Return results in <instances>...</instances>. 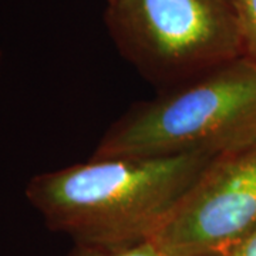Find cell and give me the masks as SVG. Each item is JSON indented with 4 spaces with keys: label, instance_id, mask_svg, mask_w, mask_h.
I'll return each instance as SVG.
<instances>
[{
    "label": "cell",
    "instance_id": "obj_9",
    "mask_svg": "<svg viewBox=\"0 0 256 256\" xmlns=\"http://www.w3.org/2000/svg\"><path fill=\"white\" fill-rule=\"evenodd\" d=\"M0 58H2V54H0Z\"/></svg>",
    "mask_w": 256,
    "mask_h": 256
},
{
    "label": "cell",
    "instance_id": "obj_3",
    "mask_svg": "<svg viewBox=\"0 0 256 256\" xmlns=\"http://www.w3.org/2000/svg\"><path fill=\"white\" fill-rule=\"evenodd\" d=\"M106 23L121 54L170 88L242 57L234 0H114Z\"/></svg>",
    "mask_w": 256,
    "mask_h": 256
},
{
    "label": "cell",
    "instance_id": "obj_5",
    "mask_svg": "<svg viewBox=\"0 0 256 256\" xmlns=\"http://www.w3.org/2000/svg\"><path fill=\"white\" fill-rule=\"evenodd\" d=\"M67 256H166L156 246V242L148 239L131 245L102 246V245H84L76 244L74 249Z\"/></svg>",
    "mask_w": 256,
    "mask_h": 256
},
{
    "label": "cell",
    "instance_id": "obj_7",
    "mask_svg": "<svg viewBox=\"0 0 256 256\" xmlns=\"http://www.w3.org/2000/svg\"><path fill=\"white\" fill-rule=\"evenodd\" d=\"M226 256H256V232Z\"/></svg>",
    "mask_w": 256,
    "mask_h": 256
},
{
    "label": "cell",
    "instance_id": "obj_2",
    "mask_svg": "<svg viewBox=\"0 0 256 256\" xmlns=\"http://www.w3.org/2000/svg\"><path fill=\"white\" fill-rule=\"evenodd\" d=\"M254 142L256 64L238 57L132 106L104 132L92 156H220Z\"/></svg>",
    "mask_w": 256,
    "mask_h": 256
},
{
    "label": "cell",
    "instance_id": "obj_1",
    "mask_svg": "<svg viewBox=\"0 0 256 256\" xmlns=\"http://www.w3.org/2000/svg\"><path fill=\"white\" fill-rule=\"evenodd\" d=\"M214 156H92L33 176L26 198L47 228L76 244L131 245L156 235Z\"/></svg>",
    "mask_w": 256,
    "mask_h": 256
},
{
    "label": "cell",
    "instance_id": "obj_6",
    "mask_svg": "<svg viewBox=\"0 0 256 256\" xmlns=\"http://www.w3.org/2000/svg\"><path fill=\"white\" fill-rule=\"evenodd\" d=\"M238 14L242 57L256 64V0H234Z\"/></svg>",
    "mask_w": 256,
    "mask_h": 256
},
{
    "label": "cell",
    "instance_id": "obj_4",
    "mask_svg": "<svg viewBox=\"0 0 256 256\" xmlns=\"http://www.w3.org/2000/svg\"><path fill=\"white\" fill-rule=\"evenodd\" d=\"M256 232V142L214 156L151 240L166 256H226Z\"/></svg>",
    "mask_w": 256,
    "mask_h": 256
},
{
    "label": "cell",
    "instance_id": "obj_8",
    "mask_svg": "<svg viewBox=\"0 0 256 256\" xmlns=\"http://www.w3.org/2000/svg\"><path fill=\"white\" fill-rule=\"evenodd\" d=\"M111 2H114V0H107V3H111Z\"/></svg>",
    "mask_w": 256,
    "mask_h": 256
}]
</instances>
